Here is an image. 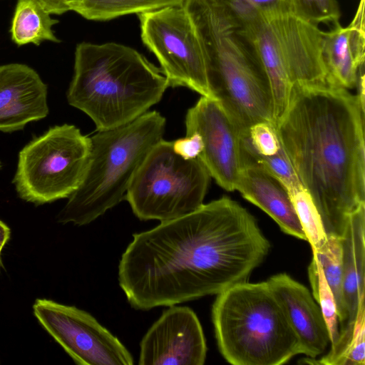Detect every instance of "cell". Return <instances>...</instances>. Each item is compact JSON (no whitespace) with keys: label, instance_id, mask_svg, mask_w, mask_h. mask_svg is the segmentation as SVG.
<instances>
[{"label":"cell","instance_id":"obj_21","mask_svg":"<svg viewBox=\"0 0 365 365\" xmlns=\"http://www.w3.org/2000/svg\"><path fill=\"white\" fill-rule=\"evenodd\" d=\"M314 364L323 365L365 364V305L362 304L354 322L339 330L330 351Z\"/></svg>","mask_w":365,"mask_h":365},{"label":"cell","instance_id":"obj_2","mask_svg":"<svg viewBox=\"0 0 365 365\" xmlns=\"http://www.w3.org/2000/svg\"><path fill=\"white\" fill-rule=\"evenodd\" d=\"M275 126L327 235L341 237L349 215L365 204L364 108L357 96L331 83L294 85Z\"/></svg>","mask_w":365,"mask_h":365},{"label":"cell","instance_id":"obj_13","mask_svg":"<svg viewBox=\"0 0 365 365\" xmlns=\"http://www.w3.org/2000/svg\"><path fill=\"white\" fill-rule=\"evenodd\" d=\"M207 346L201 324L187 307L169 306L140 344L139 365H202Z\"/></svg>","mask_w":365,"mask_h":365},{"label":"cell","instance_id":"obj_14","mask_svg":"<svg viewBox=\"0 0 365 365\" xmlns=\"http://www.w3.org/2000/svg\"><path fill=\"white\" fill-rule=\"evenodd\" d=\"M48 114L47 86L37 72L21 63L0 66V131L21 130Z\"/></svg>","mask_w":365,"mask_h":365},{"label":"cell","instance_id":"obj_22","mask_svg":"<svg viewBox=\"0 0 365 365\" xmlns=\"http://www.w3.org/2000/svg\"><path fill=\"white\" fill-rule=\"evenodd\" d=\"M313 255L318 259L334 294L341 329L346 322L347 315L343 297L342 249L340 237L327 235L326 243L320 250L313 252Z\"/></svg>","mask_w":365,"mask_h":365},{"label":"cell","instance_id":"obj_9","mask_svg":"<svg viewBox=\"0 0 365 365\" xmlns=\"http://www.w3.org/2000/svg\"><path fill=\"white\" fill-rule=\"evenodd\" d=\"M91 138L73 125L50 128L19 152L13 183L22 200L42 205L68 198L80 186Z\"/></svg>","mask_w":365,"mask_h":365},{"label":"cell","instance_id":"obj_10","mask_svg":"<svg viewBox=\"0 0 365 365\" xmlns=\"http://www.w3.org/2000/svg\"><path fill=\"white\" fill-rule=\"evenodd\" d=\"M138 16L142 41L157 58L169 87H185L213 98L203 49L182 5Z\"/></svg>","mask_w":365,"mask_h":365},{"label":"cell","instance_id":"obj_27","mask_svg":"<svg viewBox=\"0 0 365 365\" xmlns=\"http://www.w3.org/2000/svg\"><path fill=\"white\" fill-rule=\"evenodd\" d=\"M174 151L186 160L197 158L203 149L200 135L197 133L186 134L185 137L173 141Z\"/></svg>","mask_w":365,"mask_h":365},{"label":"cell","instance_id":"obj_3","mask_svg":"<svg viewBox=\"0 0 365 365\" xmlns=\"http://www.w3.org/2000/svg\"><path fill=\"white\" fill-rule=\"evenodd\" d=\"M168 87L161 70L135 49L114 42H82L76 48L66 96L69 105L86 113L100 131L148 112Z\"/></svg>","mask_w":365,"mask_h":365},{"label":"cell","instance_id":"obj_20","mask_svg":"<svg viewBox=\"0 0 365 365\" xmlns=\"http://www.w3.org/2000/svg\"><path fill=\"white\" fill-rule=\"evenodd\" d=\"M184 0H68L70 11L91 21H108L122 16L182 6Z\"/></svg>","mask_w":365,"mask_h":365},{"label":"cell","instance_id":"obj_17","mask_svg":"<svg viewBox=\"0 0 365 365\" xmlns=\"http://www.w3.org/2000/svg\"><path fill=\"white\" fill-rule=\"evenodd\" d=\"M235 190L269 215L284 233L307 241L287 189L273 175L258 166L246 165Z\"/></svg>","mask_w":365,"mask_h":365},{"label":"cell","instance_id":"obj_18","mask_svg":"<svg viewBox=\"0 0 365 365\" xmlns=\"http://www.w3.org/2000/svg\"><path fill=\"white\" fill-rule=\"evenodd\" d=\"M340 240L346 325L355 321L360 307L364 304L365 204L349 215Z\"/></svg>","mask_w":365,"mask_h":365},{"label":"cell","instance_id":"obj_29","mask_svg":"<svg viewBox=\"0 0 365 365\" xmlns=\"http://www.w3.org/2000/svg\"><path fill=\"white\" fill-rule=\"evenodd\" d=\"M11 235V230L6 224L0 220V266L1 264V252L8 242Z\"/></svg>","mask_w":365,"mask_h":365},{"label":"cell","instance_id":"obj_16","mask_svg":"<svg viewBox=\"0 0 365 365\" xmlns=\"http://www.w3.org/2000/svg\"><path fill=\"white\" fill-rule=\"evenodd\" d=\"M364 2L360 0L349 26L336 22L324 34L322 52L331 81L346 89L356 86L359 69L364 65Z\"/></svg>","mask_w":365,"mask_h":365},{"label":"cell","instance_id":"obj_23","mask_svg":"<svg viewBox=\"0 0 365 365\" xmlns=\"http://www.w3.org/2000/svg\"><path fill=\"white\" fill-rule=\"evenodd\" d=\"M288 192L312 252H317L327 240V235L317 207L303 187L293 188Z\"/></svg>","mask_w":365,"mask_h":365},{"label":"cell","instance_id":"obj_7","mask_svg":"<svg viewBox=\"0 0 365 365\" xmlns=\"http://www.w3.org/2000/svg\"><path fill=\"white\" fill-rule=\"evenodd\" d=\"M240 31L269 82L275 122L287 107L293 86L333 84L322 52L324 31L287 6L261 13L241 24Z\"/></svg>","mask_w":365,"mask_h":365},{"label":"cell","instance_id":"obj_19","mask_svg":"<svg viewBox=\"0 0 365 365\" xmlns=\"http://www.w3.org/2000/svg\"><path fill=\"white\" fill-rule=\"evenodd\" d=\"M58 22L37 0H19L11 27V38L19 46L59 42L52 30Z\"/></svg>","mask_w":365,"mask_h":365},{"label":"cell","instance_id":"obj_1","mask_svg":"<svg viewBox=\"0 0 365 365\" xmlns=\"http://www.w3.org/2000/svg\"><path fill=\"white\" fill-rule=\"evenodd\" d=\"M133 237L118 279L130 306L144 311L246 282L270 248L255 217L227 197Z\"/></svg>","mask_w":365,"mask_h":365},{"label":"cell","instance_id":"obj_5","mask_svg":"<svg viewBox=\"0 0 365 365\" xmlns=\"http://www.w3.org/2000/svg\"><path fill=\"white\" fill-rule=\"evenodd\" d=\"M165 123L159 112L148 110L128 123L90 137L85 175L57 215V222L88 225L125 199L143 160L163 139Z\"/></svg>","mask_w":365,"mask_h":365},{"label":"cell","instance_id":"obj_25","mask_svg":"<svg viewBox=\"0 0 365 365\" xmlns=\"http://www.w3.org/2000/svg\"><path fill=\"white\" fill-rule=\"evenodd\" d=\"M288 9L298 17L316 25L339 22L340 11L336 0H285Z\"/></svg>","mask_w":365,"mask_h":365},{"label":"cell","instance_id":"obj_24","mask_svg":"<svg viewBox=\"0 0 365 365\" xmlns=\"http://www.w3.org/2000/svg\"><path fill=\"white\" fill-rule=\"evenodd\" d=\"M308 275L313 296L319 304L327 323L331 345L339 336V322L334 294L324 275L318 259L313 255L308 267Z\"/></svg>","mask_w":365,"mask_h":365},{"label":"cell","instance_id":"obj_11","mask_svg":"<svg viewBox=\"0 0 365 365\" xmlns=\"http://www.w3.org/2000/svg\"><path fill=\"white\" fill-rule=\"evenodd\" d=\"M33 310L41 325L76 364H133L126 347L87 312L46 299H37Z\"/></svg>","mask_w":365,"mask_h":365},{"label":"cell","instance_id":"obj_8","mask_svg":"<svg viewBox=\"0 0 365 365\" xmlns=\"http://www.w3.org/2000/svg\"><path fill=\"white\" fill-rule=\"evenodd\" d=\"M210 175L197 158L186 160L162 139L148 152L125 194L133 214L141 220H171L203 204Z\"/></svg>","mask_w":365,"mask_h":365},{"label":"cell","instance_id":"obj_15","mask_svg":"<svg viewBox=\"0 0 365 365\" xmlns=\"http://www.w3.org/2000/svg\"><path fill=\"white\" fill-rule=\"evenodd\" d=\"M297 336L300 354L315 359L330 343L328 327L320 307L306 287L287 274L267 281Z\"/></svg>","mask_w":365,"mask_h":365},{"label":"cell","instance_id":"obj_28","mask_svg":"<svg viewBox=\"0 0 365 365\" xmlns=\"http://www.w3.org/2000/svg\"><path fill=\"white\" fill-rule=\"evenodd\" d=\"M50 14L60 15L70 11L68 0H37Z\"/></svg>","mask_w":365,"mask_h":365},{"label":"cell","instance_id":"obj_4","mask_svg":"<svg viewBox=\"0 0 365 365\" xmlns=\"http://www.w3.org/2000/svg\"><path fill=\"white\" fill-rule=\"evenodd\" d=\"M202 45L210 92L242 132L275 124L269 82L226 0H184Z\"/></svg>","mask_w":365,"mask_h":365},{"label":"cell","instance_id":"obj_30","mask_svg":"<svg viewBox=\"0 0 365 365\" xmlns=\"http://www.w3.org/2000/svg\"><path fill=\"white\" fill-rule=\"evenodd\" d=\"M2 168V164H1V162L0 161V170Z\"/></svg>","mask_w":365,"mask_h":365},{"label":"cell","instance_id":"obj_6","mask_svg":"<svg viewBox=\"0 0 365 365\" xmlns=\"http://www.w3.org/2000/svg\"><path fill=\"white\" fill-rule=\"evenodd\" d=\"M212 308L219 350L234 365H280L300 354L297 335L267 282L236 284Z\"/></svg>","mask_w":365,"mask_h":365},{"label":"cell","instance_id":"obj_12","mask_svg":"<svg viewBox=\"0 0 365 365\" xmlns=\"http://www.w3.org/2000/svg\"><path fill=\"white\" fill-rule=\"evenodd\" d=\"M186 134L197 133L203 149L198 157L210 177L227 191L236 190L245 167L242 133L234 120L215 99L201 96L187 111Z\"/></svg>","mask_w":365,"mask_h":365},{"label":"cell","instance_id":"obj_26","mask_svg":"<svg viewBox=\"0 0 365 365\" xmlns=\"http://www.w3.org/2000/svg\"><path fill=\"white\" fill-rule=\"evenodd\" d=\"M226 3L240 24L252 20L265 11L287 6L285 0H226Z\"/></svg>","mask_w":365,"mask_h":365}]
</instances>
